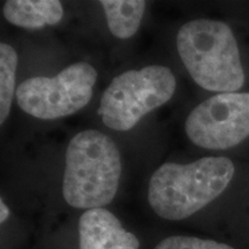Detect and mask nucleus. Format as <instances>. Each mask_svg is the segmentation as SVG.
<instances>
[{
    "instance_id": "obj_1",
    "label": "nucleus",
    "mask_w": 249,
    "mask_h": 249,
    "mask_svg": "<svg viewBox=\"0 0 249 249\" xmlns=\"http://www.w3.org/2000/svg\"><path fill=\"white\" fill-rule=\"evenodd\" d=\"M234 171L232 160L226 157H204L188 164L165 163L149 182V204L163 219H186L222 194Z\"/></svg>"
},
{
    "instance_id": "obj_2",
    "label": "nucleus",
    "mask_w": 249,
    "mask_h": 249,
    "mask_svg": "<svg viewBox=\"0 0 249 249\" xmlns=\"http://www.w3.org/2000/svg\"><path fill=\"white\" fill-rule=\"evenodd\" d=\"M120 176L119 149L107 135L88 129L71 140L62 181V195L71 207L90 210L110 204Z\"/></svg>"
},
{
    "instance_id": "obj_3",
    "label": "nucleus",
    "mask_w": 249,
    "mask_h": 249,
    "mask_svg": "<svg viewBox=\"0 0 249 249\" xmlns=\"http://www.w3.org/2000/svg\"><path fill=\"white\" fill-rule=\"evenodd\" d=\"M177 48L192 79L209 91L235 92L245 73L231 28L220 21L193 20L177 35Z\"/></svg>"
},
{
    "instance_id": "obj_4",
    "label": "nucleus",
    "mask_w": 249,
    "mask_h": 249,
    "mask_svg": "<svg viewBox=\"0 0 249 249\" xmlns=\"http://www.w3.org/2000/svg\"><path fill=\"white\" fill-rule=\"evenodd\" d=\"M176 87L172 71L165 66L124 71L103 93L99 110L103 123L118 132L132 129L143 117L169 102Z\"/></svg>"
},
{
    "instance_id": "obj_5",
    "label": "nucleus",
    "mask_w": 249,
    "mask_h": 249,
    "mask_svg": "<svg viewBox=\"0 0 249 249\" xmlns=\"http://www.w3.org/2000/svg\"><path fill=\"white\" fill-rule=\"evenodd\" d=\"M97 71L87 62H75L53 77L37 76L17 89V102L30 116L53 120L75 113L90 102Z\"/></svg>"
},
{
    "instance_id": "obj_6",
    "label": "nucleus",
    "mask_w": 249,
    "mask_h": 249,
    "mask_svg": "<svg viewBox=\"0 0 249 249\" xmlns=\"http://www.w3.org/2000/svg\"><path fill=\"white\" fill-rule=\"evenodd\" d=\"M189 140L204 149L225 150L249 136V93L226 92L197 105L186 120Z\"/></svg>"
},
{
    "instance_id": "obj_7",
    "label": "nucleus",
    "mask_w": 249,
    "mask_h": 249,
    "mask_svg": "<svg viewBox=\"0 0 249 249\" xmlns=\"http://www.w3.org/2000/svg\"><path fill=\"white\" fill-rule=\"evenodd\" d=\"M79 249H140V241L111 211L98 208L80 217Z\"/></svg>"
},
{
    "instance_id": "obj_8",
    "label": "nucleus",
    "mask_w": 249,
    "mask_h": 249,
    "mask_svg": "<svg viewBox=\"0 0 249 249\" xmlns=\"http://www.w3.org/2000/svg\"><path fill=\"white\" fill-rule=\"evenodd\" d=\"M6 20L26 29H39L61 21L64 8L57 0H8L4 5Z\"/></svg>"
},
{
    "instance_id": "obj_9",
    "label": "nucleus",
    "mask_w": 249,
    "mask_h": 249,
    "mask_svg": "<svg viewBox=\"0 0 249 249\" xmlns=\"http://www.w3.org/2000/svg\"><path fill=\"white\" fill-rule=\"evenodd\" d=\"M108 29L118 38L126 39L138 33L144 14L142 0H102Z\"/></svg>"
},
{
    "instance_id": "obj_10",
    "label": "nucleus",
    "mask_w": 249,
    "mask_h": 249,
    "mask_svg": "<svg viewBox=\"0 0 249 249\" xmlns=\"http://www.w3.org/2000/svg\"><path fill=\"white\" fill-rule=\"evenodd\" d=\"M18 66L17 51L11 45L0 44V124H4L11 112L15 90Z\"/></svg>"
},
{
    "instance_id": "obj_11",
    "label": "nucleus",
    "mask_w": 249,
    "mask_h": 249,
    "mask_svg": "<svg viewBox=\"0 0 249 249\" xmlns=\"http://www.w3.org/2000/svg\"><path fill=\"white\" fill-rule=\"evenodd\" d=\"M155 249H234L231 246L197 236L173 235L165 238Z\"/></svg>"
},
{
    "instance_id": "obj_12",
    "label": "nucleus",
    "mask_w": 249,
    "mask_h": 249,
    "mask_svg": "<svg viewBox=\"0 0 249 249\" xmlns=\"http://www.w3.org/2000/svg\"><path fill=\"white\" fill-rule=\"evenodd\" d=\"M9 217V208L5 204L4 200H0V222L4 224Z\"/></svg>"
}]
</instances>
